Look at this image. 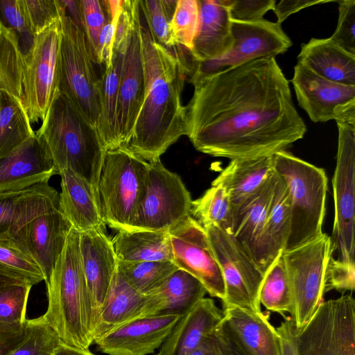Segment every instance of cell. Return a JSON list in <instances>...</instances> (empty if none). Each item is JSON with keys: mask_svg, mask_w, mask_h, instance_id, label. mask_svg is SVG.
Wrapping results in <instances>:
<instances>
[{"mask_svg": "<svg viewBox=\"0 0 355 355\" xmlns=\"http://www.w3.org/2000/svg\"><path fill=\"white\" fill-rule=\"evenodd\" d=\"M189 81L186 135L199 152L230 159L270 156L306 132L275 58Z\"/></svg>", "mask_w": 355, "mask_h": 355, "instance_id": "cell-1", "label": "cell"}, {"mask_svg": "<svg viewBox=\"0 0 355 355\" xmlns=\"http://www.w3.org/2000/svg\"><path fill=\"white\" fill-rule=\"evenodd\" d=\"M145 78L144 101L130 138L122 147L148 162L160 157L187 133V107L181 95L188 71L140 24Z\"/></svg>", "mask_w": 355, "mask_h": 355, "instance_id": "cell-2", "label": "cell"}, {"mask_svg": "<svg viewBox=\"0 0 355 355\" xmlns=\"http://www.w3.org/2000/svg\"><path fill=\"white\" fill-rule=\"evenodd\" d=\"M79 242L80 232L72 227L46 282L48 303L43 316L63 343L89 349L94 341Z\"/></svg>", "mask_w": 355, "mask_h": 355, "instance_id": "cell-3", "label": "cell"}, {"mask_svg": "<svg viewBox=\"0 0 355 355\" xmlns=\"http://www.w3.org/2000/svg\"><path fill=\"white\" fill-rule=\"evenodd\" d=\"M45 142L55 169L78 174L96 191L106 150L99 132L55 91L52 101L35 132Z\"/></svg>", "mask_w": 355, "mask_h": 355, "instance_id": "cell-4", "label": "cell"}, {"mask_svg": "<svg viewBox=\"0 0 355 355\" xmlns=\"http://www.w3.org/2000/svg\"><path fill=\"white\" fill-rule=\"evenodd\" d=\"M274 171L285 182L290 196L291 221L283 251L320 236L325 215L328 179L323 168L281 150L272 155Z\"/></svg>", "mask_w": 355, "mask_h": 355, "instance_id": "cell-5", "label": "cell"}, {"mask_svg": "<svg viewBox=\"0 0 355 355\" xmlns=\"http://www.w3.org/2000/svg\"><path fill=\"white\" fill-rule=\"evenodd\" d=\"M94 64L83 30L64 10L60 18L55 91L98 128L102 111L101 82Z\"/></svg>", "mask_w": 355, "mask_h": 355, "instance_id": "cell-6", "label": "cell"}, {"mask_svg": "<svg viewBox=\"0 0 355 355\" xmlns=\"http://www.w3.org/2000/svg\"><path fill=\"white\" fill-rule=\"evenodd\" d=\"M149 163L123 147L106 150L96 194L103 220L129 231L144 189Z\"/></svg>", "mask_w": 355, "mask_h": 355, "instance_id": "cell-7", "label": "cell"}, {"mask_svg": "<svg viewBox=\"0 0 355 355\" xmlns=\"http://www.w3.org/2000/svg\"><path fill=\"white\" fill-rule=\"evenodd\" d=\"M334 252L331 237L325 233L282 256L290 285V317L296 331L301 329L324 302V279Z\"/></svg>", "mask_w": 355, "mask_h": 355, "instance_id": "cell-8", "label": "cell"}, {"mask_svg": "<svg viewBox=\"0 0 355 355\" xmlns=\"http://www.w3.org/2000/svg\"><path fill=\"white\" fill-rule=\"evenodd\" d=\"M144 189L129 231L168 232L190 216L192 199L180 177L160 159L148 162Z\"/></svg>", "mask_w": 355, "mask_h": 355, "instance_id": "cell-9", "label": "cell"}, {"mask_svg": "<svg viewBox=\"0 0 355 355\" xmlns=\"http://www.w3.org/2000/svg\"><path fill=\"white\" fill-rule=\"evenodd\" d=\"M338 143L336 165L332 180L335 216L333 254L345 264L354 263L355 119L336 120Z\"/></svg>", "mask_w": 355, "mask_h": 355, "instance_id": "cell-10", "label": "cell"}, {"mask_svg": "<svg viewBox=\"0 0 355 355\" xmlns=\"http://www.w3.org/2000/svg\"><path fill=\"white\" fill-rule=\"evenodd\" d=\"M298 355H355V300L352 295L324 301L296 331Z\"/></svg>", "mask_w": 355, "mask_h": 355, "instance_id": "cell-11", "label": "cell"}, {"mask_svg": "<svg viewBox=\"0 0 355 355\" xmlns=\"http://www.w3.org/2000/svg\"><path fill=\"white\" fill-rule=\"evenodd\" d=\"M204 229L224 280L223 307L261 313L259 295L264 274L232 234L216 225Z\"/></svg>", "mask_w": 355, "mask_h": 355, "instance_id": "cell-12", "label": "cell"}, {"mask_svg": "<svg viewBox=\"0 0 355 355\" xmlns=\"http://www.w3.org/2000/svg\"><path fill=\"white\" fill-rule=\"evenodd\" d=\"M232 29L234 44L230 51L218 59L193 61L189 74L190 80L214 75L254 60L275 58L292 46L282 26L267 19L232 20Z\"/></svg>", "mask_w": 355, "mask_h": 355, "instance_id": "cell-13", "label": "cell"}, {"mask_svg": "<svg viewBox=\"0 0 355 355\" xmlns=\"http://www.w3.org/2000/svg\"><path fill=\"white\" fill-rule=\"evenodd\" d=\"M168 233L173 263L197 279L211 297L223 300L222 272L204 227L189 216Z\"/></svg>", "mask_w": 355, "mask_h": 355, "instance_id": "cell-14", "label": "cell"}, {"mask_svg": "<svg viewBox=\"0 0 355 355\" xmlns=\"http://www.w3.org/2000/svg\"><path fill=\"white\" fill-rule=\"evenodd\" d=\"M60 20L37 35L24 83V107L31 123L43 120L55 91Z\"/></svg>", "mask_w": 355, "mask_h": 355, "instance_id": "cell-15", "label": "cell"}, {"mask_svg": "<svg viewBox=\"0 0 355 355\" xmlns=\"http://www.w3.org/2000/svg\"><path fill=\"white\" fill-rule=\"evenodd\" d=\"M141 17L140 12L128 35L123 53L116 113L117 148L123 146L130 138L144 98Z\"/></svg>", "mask_w": 355, "mask_h": 355, "instance_id": "cell-16", "label": "cell"}, {"mask_svg": "<svg viewBox=\"0 0 355 355\" xmlns=\"http://www.w3.org/2000/svg\"><path fill=\"white\" fill-rule=\"evenodd\" d=\"M71 228L58 207L31 219L10 239L35 262L46 282Z\"/></svg>", "mask_w": 355, "mask_h": 355, "instance_id": "cell-17", "label": "cell"}, {"mask_svg": "<svg viewBox=\"0 0 355 355\" xmlns=\"http://www.w3.org/2000/svg\"><path fill=\"white\" fill-rule=\"evenodd\" d=\"M80 253L87 284L92 331L117 268L112 239L100 228L80 233ZM94 341V340H93Z\"/></svg>", "mask_w": 355, "mask_h": 355, "instance_id": "cell-18", "label": "cell"}, {"mask_svg": "<svg viewBox=\"0 0 355 355\" xmlns=\"http://www.w3.org/2000/svg\"><path fill=\"white\" fill-rule=\"evenodd\" d=\"M291 83L298 105L314 123L335 120L355 104V86L324 79L300 63L294 67Z\"/></svg>", "mask_w": 355, "mask_h": 355, "instance_id": "cell-19", "label": "cell"}, {"mask_svg": "<svg viewBox=\"0 0 355 355\" xmlns=\"http://www.w3.org/2000/svg\"><path fill=\"white\" fill-rule=\"evenodd\" d=\"M182 315H164L132 320L94 344L106 355H150L158 350Z\"/></svg>", "mask_w": 355, "mask_h": 355, "instance_id": "cell-20", "label": "cell"}, {"mask_svg": "<svg viewBox=\"0 0 355 355\" xmlns=\"http://www.w3.org/2000/svg\"><path fill=\"white\" fill-rule=\"evenodd\" d=\"M58 174L49 149L35 134L0 158V191L18 190L41 183Z\"/></svg>", "mask_w": 355, "mask_h": 355, "instance_id": "cell-21", "label": "cell"}, {"mask_svg": "<svg viewBox=\"0 0 355 355\" xmlns=\"http://www.w3.org/2000/svg\"><path fill=\"white\" fill-rule=\"evenodd\" d=\"M220 327L245 355H280L279 336L268 311L223 307Z\"/></svg>", "mask_w": 355, "mask_h": 355, "instance_id": "cell-22", "label": "cell"}, {"mask_svg": "<svg viewBox=\"0 0 355 355\" xmlns=\"http://www.w3.org/2000/svg\"><path fill=\"white\" fill-rule=\"evenodd\" d=\"M59 207V193L49 181L18 190L0 191V239H10L35 216Z\"/></svg>", "mask_w": 355, "mask_h": 355, "instance_id": "cell-23", "label": "cell"}, {"mask_svg": "<svg viewBox=\"0 0 355 355\" xmlns=\"http://www.w3.org/2000/svg\"><path fill=\"white\" fill-rule=\"evenodd\" d=\"M223 319V310L204 297L180 318L155 355H188L214 334Z\"/></svg>", "mask_w": 355, "mask_h": 355, "instance_id": "cell-24", "label": "cell"}, {"mask_svg": "<svg viewBox=\"0 0 355 355\" xmlns=\"http://www.w3.org/2000/svg\"><path fill=\"white\" fill-rule=\"evenodd\" d=\"M277 175L267 180L260 190L233 214V236L265 275L268 270L263 235L268 207Z\"/></svg>", "mask_w": 355, "mask_h": 355, "instance_id": "cell-25", "label": "cell"}, {"mask_svg": "<svg viewBox=\"0 0 355 355\" xmlns=\"http://www.w3.org/2000/svg\"><path fill=\"white\" fill-rule=\"evenodd\" d=\"M199 26L190 54L193 61L220 58L234 44L232 20L224 0H198Z\"/></svg>", "mask_w": 355, "mask_h": 355, "instance_id": "cell-26", "label": "cell"}, {"mask_svg": "<svg viewBox=\"0 0 355 355\" xmlns=\"http://www.w3.org/2000/svg\"><path fill=\"white\" fill-rule=\"evenodd\" d=\"M61 178L59 209L78 232L105 228L97 194L84 179L71 170L58 173Z\"/></svg>", "mask_w": 355, "mask_h": 355, "instance_id": "cell-27", "label": "cell"}, {"mask_svg": "<svg viewBox=\"0 0 355 355\" xmlns=\"http://www.w3.org/2000/svg\"><path fill=\"white\" fill-rule=\"evenodd\" d=\"M272 155L231 159L211 182L225 189L233 214L251 199L273 174Z\"/></svg>", "mask_w": 355, "mask_h": 355, "instance_id": "cell-28", "label": "cell"}, {"mask_svg": "<svg viewBox=\"0 0 355 355\" xmlns=\"http://www.w3.org/2000/svg\"><path fill=\"white\" fill-rule=\"evenodd\" d=\"M206 293L205 288L197 279L178 269L158 288L146 295L142 318L182 315Z\"/></svg>", "mask_w": 355, "mask_h": 355, "instance_id": "cell-29", "label": "cell"}, {"mask_svg": "<svg viewBox=\"0 0 355 355\" xmlns=\"http://www.w3.org/2000/svg\"><path fill=\"white\" fill-rule=\"evenodd\" d=\"M297 62L324 79L355 86V55L345 51L329 38H311L302 44Z\"/></svg>", "mask_w": 355, "mask_h": 355, "instance_id": "cell-30", "label": "cell"}, {"mask_svg": "<svg viewBox=\"0 0 355 355\" xmlns=\"http://www.w3.org/2000/svg\"><path fill=\"white\" fill-rule=\"evenodd\" d=\"M146 295L132 288L117 268L92 331L94 343L120 327L142 318Z\"/></svg>", "mask_w": 355, "mask_h": 355, "instance_id": "cell-31", "label": "cell"}, {"mask_svg": "<svg viewBox=\"0 0 355 355\" xmlns=\"http://www.w3.org/2000/svg\"><path fill=\"white\" fill-rule=\"evenodd\" d=\"M112 243L119 261L173 262L170 236L166 232L118 231L112 239Z\"/></svg>", "mask_w": 355, "mask_h": 355, "instance_id": "cell-32", "label": "cell"}, {"mask_svg": "<svg viewBox=\"0 0 355 355\" xmlns=\"http://www.w3.org/2000/svg\"><path fill=\"white\" fill-rule=\"evenodd\" d=\"M276 175L263 235V249L268 268L284 249L291 221L288 189L285 182L277 173Z\"/></svg>", "mask_w": 355, "mask_h": 355, "instance_id": "cell-33", "label": "cell"}, {"mask_svg": "<svg viewBox=\"0 0 355 355\" xmlns=\"http://www.w3.org/2000/svg\"><path fill=\"white\" fill-rule=\"evenodd\" d=\"M126 42L114 47L111 62L105 67L104 73L101 77L102 111L97 129L105 150L118 148L116 138V113Z\"/></svg>", "mask_w": 355, "mask_h": 355, "instance_id": "cell-34", "label": "cell"}, {"mask_svg": "<svg viewBox=\"0 0 355 355\" xmlns=\"http://www.w3.org/2000/svg\"><path fill=\"white\" fill-rule=\"evenodd\" d=\"M34 134L21 100L8 91L0 90V158Z\"/></svg>", "mask_w": 355, "mask_h": 355, "instance_id": "cell-35", "label": "cell"}, {"mask_svg": "<svg viewBox=\"0 0 355 355\" xmlns=\"http://www.w3.org/2000/svg\"><path fill=\"white\" fill-rule=\"evenodd\" d=\"M190 216L201 226L216 225L233 235V213L228 194L211 184L202 196L192 201Z\"/></svg>", "mask_w": 355, "mask_h": 355, "instance_id": "cell-36", "label": "cell"}, {"mask_svg": "<svg viewBox=\"0 0 355 355\" xmlns=\"http://www.w3.org/2000/svg\"><path fill=\"white\" fill-rule=\"evenodd\" d=\"M26 68L13 35L0 25V90L24 103Z\"/></svg>", "mask_w": 355, "mask_h": 355, "instance_id": "cell-37", "label": "cell"}, {"mask_svg": "<svg viewBox=\"0 0 355 355\" xmlns=\"http://www.w3.org/2000/svg\"><path fill=\"white\" fill-rule=\"evenodd\" d=\"M32 286L28 283H17L0 287L1 332L17 336L23 334Z\"/></svg>", "mask_w": 355, "mask_h": 355, "instance_id": "cell-38", "label": "cell"}, {"mask_svg": "<svg viewBox=\"0 0 355 355\" xmlns=\"http://www.w3.org/2000/svg\"><path fill=\"white\" fill-rule=\"evenodd\" d=\"M178 267L168 261L124 262L118 260L117 270L138 293L147 295L158 288Z\"/></svg>", "mask_w": 355, "mask_h": 355, "instance_id": "cell-39", "label": "cell"}, {"mask_svg": "<svg viewBox=\"0 0 355 355\" xmlns=\"http://www.w3.org/2000/svg\"><path fill=\"white\" fill-rule=\"evenodd\" d=\"M259 302L268 311L285 316L291 313L292 299L282 252L275 259L264 275Z\"/></svg>", "mask_w": 355, "mask_h": 355, "instance_id": "cell-40", "label": "cell"}, {"mask_svg": "<svg viewBox=\"0 0 355 355\" xmlns=\"http://www.w3.org/2000/svg\"><path fill=\"white\" fill-rule=\"evenodd\" d=\"M62 342L42 315L26 320L21 338L6 355H51Z\"/></svg>", "mask_w": 355, "mask_h": 355, "instance_id": "cell-41", "label": "cell"}, {"mask_svg": "<svg viewBox=\"0 0 355 355\" xmlns=\"http://www.w3.org/2000/svg\"><path fill=\"white\" fill-rule=\"evenodd\" d=\"M176 2V0H141L139 1V7L153 38L171 51L181 62H184L170 30Z\"/></svg>", "mask_w": 355, "mask_h": 355, "instance_id": "cell-42", "label": "cell"}, {"mask_svg": "<svg viewBox=\"0 0 355 355\" xmlns=\"http://www.w3.org/2000/svg\"><path fill=\"white\" fill-rule=\"evenodd\" d=\"M0 25L15 37L26 71L37 36L26 19L20 0H0Z\"/></svg>", "mask_w": 355, "mask_h": 355, "instance_id": "cell-43", "label": "cell"}, {"mask_svg": "<svg viewBox=\"0 0 355 355\" xmlns=\"http://www.w3.org/2000/svg\"><path fill=\"white\" fill-rule=\"evenodd\" d=\"M198 26V0H178L170 23L171 35L176 45L182 46L190 52Z\"/></svg>", "mask_w": 355, "mask_h": 355, "instance_id": "cell-44", "label": "cell"}, {"mask_svg": "<svg viewBox=\"0 0 355 355\" xmlns=\"http://www.w3.org/2000/svg\"><path fill=\"white\" fill-rule=\"evenodd\" d=\"M0 265L33 286L44 281L39 266L10 239H0Z\"/></svg>", "mask_w": 355, "mask_h": 355, "instance_id": "cell-45", "label": "cell"}, {"mask_svg": "<svg viewBox=\"0 0 355 355\" xmlns=\"http://www.w3.org/2000/svg\"><path fill=\"white\" fill-rule=\"evenodd\" d=\"M79 3L82 28L87 40L92 58L97 64L99 37L109 17L103 1L79 0Z\"/></svg>", "mask_w": 355, "mask_h": 355, "instance_id": "cell-46", "label": "cell"}, {"mask_svg": "<svg viewBox=\"0 0 355 355\" xmlns=\"http://www.w3.org/2000/svg\"><path fill=\"white\" fill-rule=\"evenodd\" d=\"M28 21L37 36L60 21L64 11L60 0H20Z\"/></svg>", "mask_w": 355, "mask_h": 355, "instance_id": "cell-47", "label": "cell"}, {"mask_svg": "<svg viewBox=\"0 0 355 355\" xmlns=\"http://www.w3.org/2000/svg\"><path fill=\"white\" fill-rule=\"evenodd\" d=\"M336 2L339 10L338 24L329 38L345 51L355 55V0Z\"/></svg>", "mask_w": 355, "mask_h": 355, "instance_id": "cell-48", "label": "cell"}, {"mask_svg": "<svg viewBox=\"0 0 355 355\" xmlns=\"http://www.w3.org/2000/svg\"><path fill=\"white\" fill-rule=\"evenodd\" d=\"M354 288L355 267L347 266L331 255L325 274L324 293L334 289L345 293L354 291Z\"/></svg>", "mask_w": 355, "mask_h": 355, "instance_id": "cell-49", "label": "cell"}, {"mask_svg": "<svg viewBox=\"0 0 355 355\" xmlns=\"http://www.w3.org/2000/svg\"><path fill=\"white\" fill-rule=\"evenodd\" d=\"M232 20L250 21L263 19L264 15L274 9L275 0H224Z\"/></svg>", "mask_w": 355, "mask_h": 355, "instance_id": "cell-50", "label": "cell"}, {"mask_svg": "<svg viewBox=\"0 0 355 355\" xmlns=\"http://www.w3.org/2000/svg\"><path fill=\"white\" fill-rule=\"evenodd\" d=\"M118 19H108L98 42V64L107 66L112 60Z\"/></svg>", "mask_w": 355, "mask_h": 355, "instance_id": "cell-51", "label": "cell"}, {"mask_svg": "<svg viewBox=\"0 0 355 355\" xmlns=\"http://www.w3.org/2000/svg\"><path fill=\"white\" fill-rule=\"evenodd\" d=\"M279 336L280 355H298L296 346V329L290 316L284 317L275 328Z\"/></svg>", "mask_w": 355, "mask_h": 355, "instance_id": "cell-52", "label": "cell"}, {"mask_svg": "<svg viewBox=\"0 0 355 355\" xmlns=\"http://www.w3.org/2000/svg\"><path fill=\"white\" fill-rule=\"evenodd\" d=\"M335 1L330 0H282L275 4L273 11L277 16V23L282 24L290 15L306 8Z\"/></svg>", "mask_w": 355, "mask_h": 355, "instance_id": "cell-53", "label": "cell"}, {"mask_svg": "<svg viewBox=\"0 0 355 355\" xmlns=\"http://www.w3.org/2000/svg\"><path fill=\"white\" fill-rule=\"evenodd\" d=\"M188 355H225L216 331Z\"/></svg>", "mask_w": 355, "mask_h": 355, "instance_id": "cell-54", "label": "cell"}, {"mask_svg": "<svg viewBox=\"0 0 355 355\" xmlns=\"http://www.w3.org/2000/svg\"><path fill=\"white\" fill-rule=\"evenodd\" d=\"M216 334L219 339L225 355H245L229 338L220 327V324L217 327Z\"/></svg>", "mask_w": 355, "mask_h": 355, "instance_id": "cell-55", "label": "cell"}, {"mask_svg": "<svg viewBox=\"0 0 355 355\" xmlns=\"http://www.w3.org/2000/svg\"><path fill=\"white\" fill-rule=\"evenodd\" d=\"M66 14L82 29V17L79 0H60Z\"/></svg>", "mask_w": 355, "mask_h": 355, "instance_id": "cell-56", "label": "cell"}, {"mask_svg": "<svg viewBox=\"0 0 355 355\" xmlns=\"http://www.w3.org/2000/svg\"><path fill=\"white\" fill-rule=\"evenodd\" d=\"M51 355H97L89 349H82L67 345L63 342Z\"/></svg>", "mask_w": 355, "mask_h": 355, "instance_id": "cell-57", "label": "cell"}, {"mask_svg": "<svg viewBox=\"0 0 355 355\" xmlns=\"http://www.w3.org/2000/svg\"><path fill=\"white\" fill-rule=\"evenodd\" d=\"M17 283H28L24 279L0 265V287ZM33 286V285H32Z\"/></svg>", "mask_w": 355, "mask_h": 355, "instance_id": "cell-58", "label": "cell"}, {"mask_svg": "<svg viewBox=\"0 0 355 355\" xmlns=\"http://www.w3.org/2000/svg\"><path fill=\"white\" fill-rule=\"evenodd\" d=\"M22 334L10 335L0 331V355H6L21 338Z\"/></svg>", "mask_w": 355, "mask_h": 355, "instance_id": "cell-59", "label": "cell"}]
</instances>
